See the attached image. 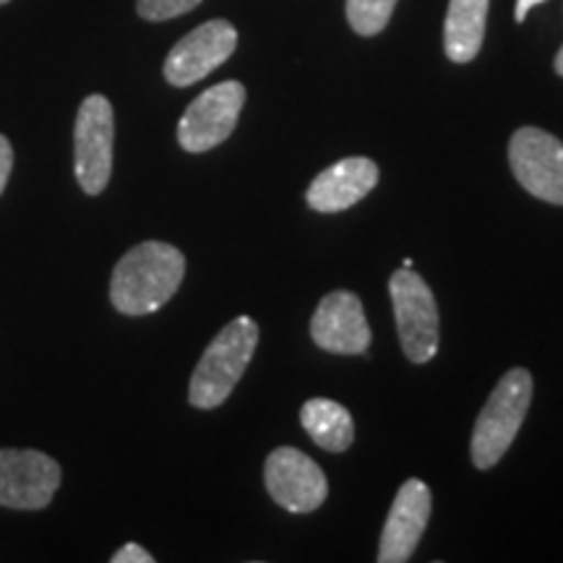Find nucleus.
<instances>
[{
    "label": "nucleus",
    "instance_id": "7",
    "mask_svg": "<svg viewBox=\"0 0 563 563\" xmlns=\"http://www.w3.org/2000/svg\"><path fill=\"white\" fill-rule=\"evenodd\" d=\"M245 104V87L241 81H222L203 91L188 104L178 123V141L188 154H203L235 131Z\"/></svg>",
    "mask_w": 563,
    "mask_h": 563
},
{
    "label": "nucleus",
    "instance_id": "19",
    "mask_svg": "<svg viewBox=\"0 0 563 563\" xmlns=\"http://www.w3.org/2000/svg\"><path fill=\"white\" fill-rule=\"evenodd\" d=\"M13 170V150H11V141L5 136H0V194L5 191V183L11 178Z\"/></svg>",
    "mask_w": 563,
    "mask_h": 563
},
{
    "label": "nucleus",
    "instance_id": "5",
    "mask_svg": "<svg viewBox=\"0 0 563 563\" xmlns=\"http://www.w3.org/2000/svg\"><path fill=\"white\" fill-rule=\"evenodd\" d=\"M112 141H115V115L108 97L89 95L81 102L74 131V165L81 191L100 196L112 173Z\"/></svg>",
    "mask_w": 563,
    "mask_h": 563
},
{
    "label": "nucleus",
    "instance_id": "9",
    "mask_svg": "<svg viewBox=\"0 0 563 563\" xmlns=\"http://www.w3.org/2000/svg\"><path fill=\"white\" fill-rule=\"evenodd\" d=\"M264 483L274 501L290 514L316 511L329 493L323 470L292 446H279L266 456Z\"/></svg>",
    "mask_w": 563,
    "mask_h": 563
},
{
    "label": "nucleus",
    "instance_id": "10",
    "mask_svg": "<svg viewBox=\"0 0 563 563\" xmlns=\"http://www.w3.org/2000/svg\"><path fill=\"white\" fill-rule=\"evenodd\" d=\"M238 32L230 21L211 19L207 24L188 32L178 45L173 47L165 60V79L173 87H191V84L207 79L214 68L235 53Z\"/></svg>",
    "mask_w": 563,
    "mask_h": 563
},
{
    "label": "nucleus",
    "instance_id": "1",
    "mask_svg": "<svg viewBox=\"0 0 563 563\" xmlns=\"http://www.w3.org/2000/svg\"><path fill=\"white\" fill-rule=\"evenodd\" d=\"M186 277V256L170 243L146 241L131 249L115 264L110 282V300L125 316L159 311L178 292Z\"/></svg>",
    "mask_w": 563,
    "mask_h": 563
},
{
    "label": "nucleus",
    "instance_id": "2",
    "mask_svg": "<svg viewBox=\"0 0 563 563\" xmlns=\"http://www.w3.org/2000/svg\"><path fill=\"white\" fill-rule=\"evenodd\" d=\"M258 344V323L241 316L230 321L203 350L199 365L191 376L188 402L199 410H214L230 397L253 361Z\"/></svg>",
    "mask_w": 563,
    "mask_h": 563
},
{
    "label": "nucleus",
    "instance_id": "13",
    "mask_svg": "<svg viewBox=\"0 0 563 563\" xmlns=\"http://www.w3.org/2000/svg\"><path fill=\"white\" fill-rule=\"evenodd\" d=\"M378 183V165L368 157H347L319 173L308 186L306 201L321 214H340L365 199Z\"/></svg>",
    "mask_w": 563,
    "mask_h": 563
},
{
    "label": "nucleus",
    "instance_id": "3",
    "mask_svg": "<svg viewBox=\"0 0 563 563\" xmlns=\"http://www.w3.org/2000/svg\"><path fill=\"white\" fill-rule=\"evenodd\" d=\"M532 402V376L527 368H511L501 376L496 389L490 391L488 402L477 415L473 443V462L477 470H490L501 462L509 446L517 439L519 428L527 418Z\"/></svg>",
    "mask_w": 563,
    "mask_h": 563
},
{
    "label": "nucleus",
    "instance_id": "6",
    "mask_svg": "<svg viewBox=\"0 0 563 563\" xmlns=\"http://www.w3.org/2000/svg\"><path fill=\"white\" fill-rule=\"evenodd\" d=\"M514 178L534 199L563 207V141L534 125H525L509 141Z\"/></svg>",
    "mask_w": 563,
    "mask_h": 563
},
{
    "label": "nucleus",
    "instance_id": "21",
    "mask_svg": "<svg viewBox=\"0 0 563 563\" xmlns=\"http://www.w3.org/2000/svg\"><path fill=\"white\" fill-rule=\"evenodd\" d=\"M553 68H555V74L563 76V47H561V51H559V55H555V60H553Z\"/></svg>",
    "mask_w": 563,
    "mask_h": 563
},
{
    "label": "nucleus",
    "instance_id": "11",
    "mask_svg": "<svg viewBox=\"0 0 563 563\" xmlns=\"http://www.w3.org/2000/svg\"><path fill=\"white\" fill-rule=\"evenodd\" d=\"M311 336L334 355H363L371 344V327L355 292L334 290L319 302L311 319Z\"/></svg>",
    "mask_w": 563,
    "mask_h": 563
},
{
    "label": "nucleus",
    "instance_id": "14",
    "mask_svg": "<svg viewBox=\"0 0 563 563\" xmlns=\"http://www.w3.org/2000/svg\"><path fill=\"white\" fill-rule=\"evenodd\" d=\"M488 19V0H452L446 24H443V47L449 60L470 63L481 53Z\"/></svg>",
    "mask_w": 563,
    "mask_h": 563
},
{
    "label": "nucleus",
    "instance_id": "8",
    "mask_svg": "<svg viewBox=\"0 0 563 563\" xmlns=\"http://www.w3.org/2000/svg\"><path fill=\"white\" fill-rule=\"evenodd\" d=\"M60 464L34 449H0V506L45 509L60 488Z\"/></svg>",
    "mask_w": 563,
    "mask_h": 563
},
{
    "label": "nucleus",
    "instance_id": "16",
    "mask_svg": "<svg viewBox=\"0 0 563 563\" xmlns=\"http://www.w3.org/2000/svg\"><path fill=\"white\" fill-rule=\"evenodd\" d=\"M397 0H347L350 26L363 37L384 32L389 24Z\"/></svg>",
    "mask_w": 563,
    "mask_h": 563
},
{
    "label": "nucleus",
    "instance_id": "17",
    "mask_svg": "<svg viewBox=\"0 0 563 563\" xmlns=\"http://www.w3.org/2000/svg\"><path fill=\"white\" fill-rule=\"evenodd\" d=\"M201 0H136V11L146 21H167L194 11Z\"/></svg>",
    "mask_w": 563,
    "mask_h": 563
},
{
    "label": "nucleus",
    "instance_id": "20",
    "mask_svg": "<svg viewBox=\"0 0 563 563\" xmlns=\"http://www.w3.org/2000/svg\"><path fill=\"white\" fill-rule=\"evenodd\" d=\"M540 3H545V0H517V11H514V19L522 24V21L527 19V13H530L534 5H540Z\"/></svg>",
    "mask_w": 563,
    "mask_h": 563
},
{
    "label": "nucleus",
    "instance_id": "4",
    "mask_svg": "<svg viewBox=\"0 0 563 563\" xmlns=\"http://www.w3.org/2000/svg\"><path fill=\"white\" fill-rule=\"evenodd\" d=\"M394 319L410 363H428L439 352V306L431 287L412 269H397L389 282Z\"/></svg>",
    "mask_w": 563,
    "mask_h": 563
},
{
    "label": "nucleus",
    "instance_id": "12",
    "mask_svg": "<svg viewBox=\"0 0 563 563\" xmlns=\"http://www.w3.org/2000/svg\"><path fill=\"white\" fill-rule=\"evenodd\" d=\"M431 488L426 483L418 477L402 483L386 517L382 543H378V563L410 561L431 519Z\"/></svg>",
    "mask_w": 563,
    "mask_h": 563
},
{
    "label": "nucleus",
    "instance_id": "15",
    "mask_svg": "<svg viewBox=\"0 0 563 563\" xmlns=\"http://www.w3.org/2000/svg\"><path fill=\"white\" fill-rule=\"evenodd\" d=\"M300 422L313 443H319L327 452H347L355 439V422L347 407L332 399H308L300 410Z\"/></svg>",
    "mask_w": 563,
    "mask_h": 563
},
{
    "label": "nucleus",
    "instance_id": "22",
    "mask_svg": "<svg viewBox=\"0 0 563 563\" xmlns=\"http://www.w3.org/2000/svg\"><path fill=\"white\" fill-rule=\"evenodd\" d=\"M3 3H9V0H0V5H3Z\"/></svg>",
    "mask_w": 563,
    "mask_h": 563
},
{
    "label": "nucleus",
    "instance_id": "18",
    "mask_svg": "<svg viewBox=\"0 0 563 563\" xmlns=\"http://www.w3.org/2000/svg\"><path fill=\"white\" fill-rule=\"evenodd\" d=\"M110 561L112 563H154V555L150 551H144V548L136 543H129V545H123L115 555H112Z\"/></svg>",
    "mask_w": 563,
    "mask_h": 563
}]
</instances>
